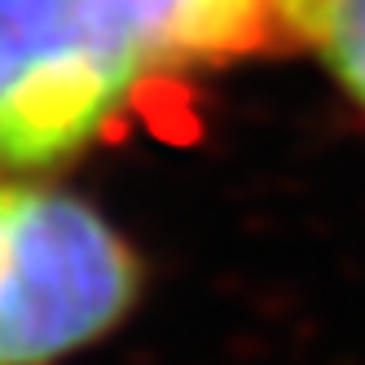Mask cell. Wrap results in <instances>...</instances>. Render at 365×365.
Segmentation results:
<instances>
[{
    "label": "cell",
    "mask_w": 365,
    "mask_h": 365,
    "mask_svg": "<svg viewBox=\"0 0 365 365\" xmlns=\"http://www.w3.org/2000/svg\"><path fill=\"white\" fill-rule=\"evenodd\" d=\"M141 71L97 0H0V168L84 154Z\"/></svg>",
    "instance_id": "cell-2"
},
{
    "label": "cell",
    "mask_w": 365,
    "mask_h": 365,
    "mask_svg": "<svg viewBox=\"0 0 365 365\" xmlns=\"http://www.w3.org/2000/svg\"><path fill=\"white\" fill-rule=\"evenodd\" d=\"M312 48L326 58L339 88L365 110V0H326Z\"/></svg>",
    "instance_id": "cell-4"
},
{
    "label": "cell",
    "mask_w": 365,
    "mask_h": 365,
    "mask_svg": "<svg viewBox=\"0 0 365 365\" xmlns=\"http://www.w3.org/2000/svg\"><path fill=\"white\" fill-rule=\"evenodd\" d=\"M145 66H229L317 44L326 0H97Z\"/></svg>",
    "instance_id": "cell-3"
},
{
    "label": "cell",
    "mask_w": 365,
    "mask_h": 365,
    "mask_svg": "<svg viewBox=\"0 0 365 365\" xmlns=\"http://www.w3.org/2000/svg\"><path fill=\"white\" fill-rule=\"evenodd\" d=\"M141 299L123 233L66 190L0 180V365H58Z\"/></svg>",
    "instance_id": "cell-1"
}]
</instances>
